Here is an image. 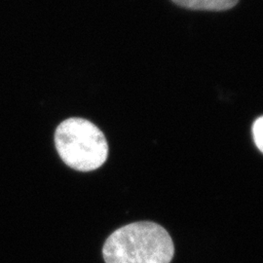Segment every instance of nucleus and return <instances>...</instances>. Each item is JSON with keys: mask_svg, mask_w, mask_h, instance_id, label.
<instances>
[{"mask_svg": "<svg viewBox=\"0 0 263 263\" xmlns=\"http://www.w3.org/2000/svg\"><path fill=\"white\" fill-rule=\"evenodd\" d=\"M55 145L66 165L79 172L99 169L108 156L104 133L83 118H69L61 123L55 132Z\"/></svg>", "mask_w": 263, "mask_h": 263, "instance_id": "obj_2", "label": "nucleus"}, {"mask_svg": "<svg viewBox=\"0 0 263 263\" xmlns=\"http://www.w3.org/2000/svg\"><path fill=\"white\" fill-rule=\"evenodd\" d=\"M174 254L175 246L167 230L151 221L115 230L103 248L105 263H170Z\"/></svg>", "mask_w": 263, "mask_h": 263, "instance_id": "obj_1", "label": "nucleus"}, {"mask_svg": "<svg viewBox=\"0 0 263 263\" xmlns=\"http://www.w3.org/2000/svg\"><path fill=\"white\" fill-rule=\"evenodd\" d=\"M253 136L254 141L257 146V148L262 152L263 151V117L259 116L254 124H253Z\"/></svg>", "mask_w": 263, "mask_h": 263, "instance_id": "obj_4", "label": "nucleus"}, {"mask_svg": "<svg viewBox=\"0 0 263 263\" xmlns=\"http://www.w3.org/2000/svg\"><path fill=\"white\" fill-rule=\"evenodd\" d=\"M179 6L195 10L220 11L234 7L239 0H173Z\"/></svg>", "mask_w": 263, "mask_h": 263, "instance_id": "obj_3", "label": "nucleus"}]
</instances>
